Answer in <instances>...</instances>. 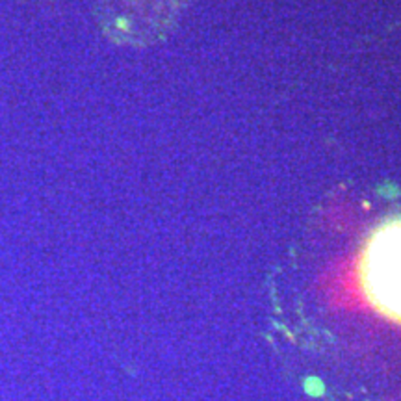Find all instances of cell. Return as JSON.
<instances>
[{"label":"cell","instance_id":"cell-1","mask_svg":"<svg viewBox=\"0 0 401 401\" xmlns=\"http://www.w3.org/2000/svg\"><path fill=\"white\" fill-rule=\"evenodd\" d=\"M359 284L371 309L401 325V216L381 221L366 238Z\"/></svg>","mask_w":401,"mask_h":401}]
</instances>
